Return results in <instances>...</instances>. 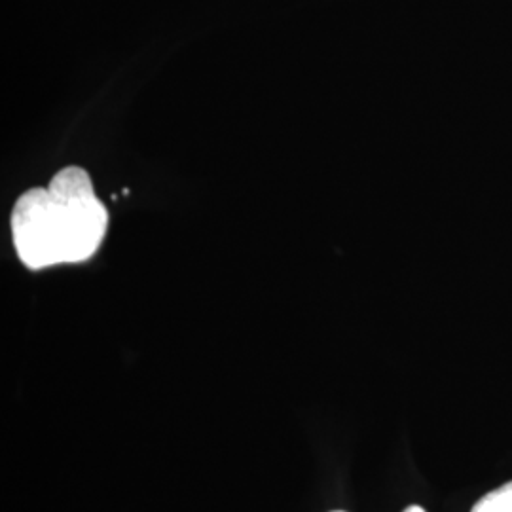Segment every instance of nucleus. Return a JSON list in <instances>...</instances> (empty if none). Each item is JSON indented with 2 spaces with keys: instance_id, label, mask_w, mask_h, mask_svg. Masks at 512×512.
<instances>
[{
  "instance_id": "obj_3",
  "label": "nucleus",
  "mask_w": 512,
  "mask_h": 512,
  "mask_svg": "<svg viewBox=\"0 0 512 512\" xmlns=\"http://www.w3.org/2000/svg\"><path fill=\"white\" fill-rule=\"evenodd\" d=\"M403 512H425V509H421V507H418V505H412V507L404 509Z\"/></svg>"
},
{
  "instance_id": "obj_1",
  "label": "nucleus",
  "mask_w": 512,
  "mask_h": 512,
  "mask_svg": "<svg viewBox=\"0 0 512 512\" xmlns=\"http://www.w3.org/2000/svg\"><path fill=\"white\" fill-rule=\"evenodd\" d=\"M107 226L109 213L82 167H65L55 173L48 188L21 194L10 217L16 253L29 270L92 258Z\"/></svg>"
},
{
  "instance_id": "obj_2",
  "label": "nucleus",
  "mask_w": 512,
  "mask_h": 512,
  "mask_svg": "<svg viewBox=\"0 0 512 512\" xmlns=\"http://www.w3.org/2000/svg\"><path fill=\"white\" fill-rule=\"evenodd\" d=\"M471 512H512V482L484 495Z\"/></svg>"
},
{
  "instance_id": "obj_4",
  "label": "nucleus",
  "mask_w": 512,
  "mask_h": 512,
  "mask_svg": "<svg viewBox=\"0 0 512 512\" xmlns=\"http://www.w3.org/2000/svg\"><path fill=\"white\" fill-rule=\"evenodd\" d=\"M334 512H342V511H334Z\"/></svg>"
}]
</instances>
